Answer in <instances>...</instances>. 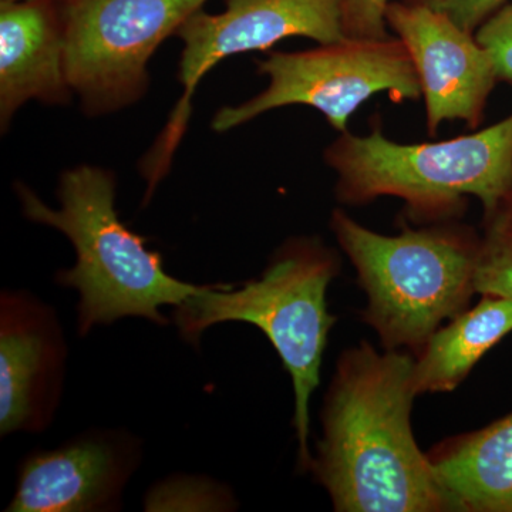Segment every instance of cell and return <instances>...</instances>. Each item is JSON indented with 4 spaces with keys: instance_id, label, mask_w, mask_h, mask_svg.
Instances as JSON below:
<instances>
[{
    "instance_id": "obj_12",
    "label": "cell",
    "mask_w": 512,
    "mask_h": 512,
    "mask_svg": "<svg viewBox=\"0 0 512 512\" xmlns=\"http://www.w3.org/2000/svg\"><path fill=\"white\" fill-rule=\"evenodd\" d=\"M60 16L47 0L0 2V124L28 101L64 104L72 94Z\"/></svg>"
},
{
    "instance_id": "obj_2",
    "label": "cell",
    "mask_w": 512,
    "mask_h": 512,
    "mask_svg": "<svg viewBox=\"0 0 512 512\" xmlns=\"http://www.w3.org/2000/svg\"><path fill=\"white\" fill-rule=\"evenodd\" d=\"M116 177L96 165L64 171L57 188L59 207L50 208L26 185H16L23 215L30 222L62 232L76 254L72 268L55 282L79 293L77 335L120 319H147L157 326L171 320L161 308H177L204 285L168 274L160 252L131 231L116 210Z\"/></svg>"
},
{
    "instance_id": "obj_4",
    "label": "cell",
    "mask_w": 512,
    "mask_h": 512,
    "mask_svg": "<svg viewBox=\"0 0 512 512\" xmlns=\"http://www.w3.org/2000/svg\"><path fill=\"white\" fill-rule=\"evenodd\" d=\"M330 225L366 292L363 319L386 350L419 353L477 293L480 244L463 232L406 228L386 237L343 211L333 212Z\"/></svg>"
},
{
    "instance_id": "obj_20",
    "label": "cell",
    "mask_w": 512,
    "mask_h": 512,
    "mask_svg": "<svg viewBox=\"0 0 512 512\" xmlns=\"http://www.w3.org/2000/svg\"><path fill=\"white\" fill-rule=\"evenodd\" d=\"M2 2H20V0H2Z\"/></svg>"
},
{
    "instance_id": "obj_14",
    "label": "cell",
    "mask_w": 512,
    "mask_h": 512,
    "mask_svg": "<svg viewBox=\"0 0 512 512\" xmlns=\"http://www.w3.org/2000/svg\"><path fill=\"white\" fill-rule=\"evenodd\" d=\"M510 332L512 299L483 295L473 309L451 319L416 353L413 380L417 396L453 392L478 360Z\"/></svg>"
},
{
    "instance_id": "obj_7",
    "label": "cell",
    "mask_w": 512,
    "mask_h": 512,
    "mask_svg": "<svg viewBox=\"0 0 512 512\" xmlns=\"http://www.w3.org/2000/svg\"><path fill=\"white\" fill-rule=\"evenodd\" d=\"M268 87L238 106L222 107L212 130L225 133L266 111L301 106L319 110L345 133L350 116L377 93L393 100L419 99L423 90L412 57L400 39H353L301 53H274L259 63Z\"/></svg>"
},
{
    "instance_id": "obj_15",
    "label": "cell",
    "mask_w": 512,
    "mask_h": 512,
    "mask_svg": "<svg viewBox=\"0 0 512 512\" xmlns=\"http://www.w3.org/2000/svg\"><path fill=\"white\" fill-rule=\"evenodd\" d=\"M146 511H235L237 497L227 484L198 474H173L151 485Z\"/></svg>"
},
{
    "instance_id": "obj_9",
    "label": "cell",
    "mask_w": 512,
    "mask_h": 512,
    "mask_svg": "<svg viewBox=\"0 0 512 512\" xmlns=\"http://www.w3.org/2000/svg\"><path fill=\"white\" fill-rule=\"evenodd\" d=\"M144 460V440L124 427H92L20 460L6 512H119Z\"/></svg>"
},
{
    "instance_id": "obj_3",
    "label": "cell",
    "mask_w": 512,
    "mask_h": 512,
    "mask_svg": "<svg viewBox=\"0 0 512 512\" xmlns=\"http://www.w3.org/2000/svg\"><path fill=\"white\" fill-rule=\"evenodd\" d=\"M339 272L336 255L315 238L286 242L262 275L242 286L204 285L174 308L180 338L194 348L208 329L221 323L255 326L268 338L292 380L298 439V467L311 470L309 403L320 383L323 353L338 318L328 309V288Z\"/></svg>"
},
{
    "instance_id": "obj_8",
    "label": "cell",
    "mask_w": 512,
    "mask_h": 512,
    "mask_svg": "<svg viewBox=\"0 0 512 512\" xmlns=\"http://www.w3.org/2000/svg\"><path fill=\"white\" fill-rule=\"evenodd\" d=\"M177 35L184 43L178 74L184 93L144 165L150 192L167 173L183 137L192 94L215 64L239 53L269 49L288 37H309L320 45L346 37L339 0H228L224 12H195Z\"/></svg>"
},
{
    "instance_id": "obj_19",
    "label": "cell",
    "mask_w": 512,
    "mask_h": 512,
    "mask_svg": "<svg viewBox=\"0 0 512 512\" xmlns=\"http://www.w3.org/2000/svg\"><path fill=\"white\" fill-rule=\"evenodd\" d=\"M505 0H420L421 5L453 20L461 29L473 32Z\"/></svg>"
},
{
    "instance_id": "obj_1",
    "label": "cell",
    "mask_w": 512,
    "mask_h": 512,
    "mask_svg": "<svg viewBox=\"0 0 512 512\" xmlns=\"http://www.w3.org/2000/svg\"><path fill=\"white\" fill-rule=\"evenodd\" d=\"M413 369L409 353L367 342L339 357L309 470L335 511H458L413 436Z\"/></svg>"
},
{
    "instance_id": "obj_10",
    "label": "cell",
    "mask_w": 512,
    "mask_h": 512,
    "mask_svg": "<svg viewBox=\"0 0 512 512\" xmlns=\"http://www.w3.org/2000/svg\"><path fill=\"white\" fill-rule=\"evenodd\" d=\"M69 343L55 306L28 289L0 292V436L50 429L62 404Z\"/></svg>"
},
{
    "instance_id": "obj_11",
    "label": "cell",
    "mask_w": 512,
    "mask_h": 512,
    "mask_svg": "<svg viewBox=\"0 0 512 512\" xmlns=\"http://www.w3.org/2000/svg\"><path fill=\"white\" fill-rule=\"evenodd\" d=\"M386 19L419 74L430 133L446 120L477 126L497 79L483 47L470 32L421 3H390Z\"/></svg>"
},
{
    "instance_id": "obj_6",
    "label": "cell",
    "mask_w": 512,
    "mask_h": 512,
    "mask_svg": "<svg viewBox=\"0 0 512 512\" xmlns=\"http://www.w3.org/2000/svg\"><path fill=\"white\" fill-rule=\"evenodd\" d=\"M207 0H66L64 66L84 113L103 116L146 94L147 66Z\"/></svg>"
},
{
    "instance_id": "obj_5",
    "label": "cell",
    "mask_w": 512,
    "mask_h": 512,
    "mask_svg": "<svg viewBox=\"0 0 512 512\" xmlns=\"http://www.w3.org/2000/svg\"><path fill=\"white\" fill-rule=\"evenodd\" d=\"M326 160L339 174L343 201L393 195L414 210L436 211L474 195L495 212L512 191V116L480 133L434 144L404 146L380 131L345 134Z\"/></svg>"
},
{
    "instance_id": "obj_18",
    "label": "cell",
    "mask_w": 512,
    "mask_h": 512,
    "mask_svg": "<svg viewBox=\"0 0 512 512\" xmlns=\"http://www.w3.org/2000/svg\"><path fill=\"white\" fill-rule=\"evenodd\" d=\"M346 37L386 39L389 0H339Z\"/></svg>"
},
{
    "instance_id": "obj_16",
    "label": "cell",
    "mask_w": 512,
    "mask_h": 512,
    "mask_svg": "<svg viewBox=\"0 0 512 512\" xmlns=\"http://www.w3.org/2000/svg\"><path fill=\"white\" fill-rule=\"evenodd\" d=\"M476 292L512 299V214L498 218L480 244Z\"/></svg>"
},
{
    "instance_id": "obj_13",
    "label": "cell",
    "mask_w": 512,
    "mask_h": 512,
    "mask_svg": "<svg viewBox=\"0 0 512 512\" xmlns=\"http://www.w3.org/2000/svg\"><path fill=\"white\" fill-rule=\"evenodd\" d=\"M440 483L464 512H512V413L429 453Z\"/></svg>"
},
{
    "instance_id": "obj_17",
    "label": "cell",
    "mask_w": 512,
    "mask_h": 512,
    "mask_svg": "<svg viewBox=\"0 0 512 512\" xmlns=\"http://www.w3.org/2000/svg\"><path fill=\"white\" fill-rule=\"evenodd\" d=\"M476 40L490 56L495 76L512 82V5L491 16L478 30Z\"/></svg>"
}]
</instances>
